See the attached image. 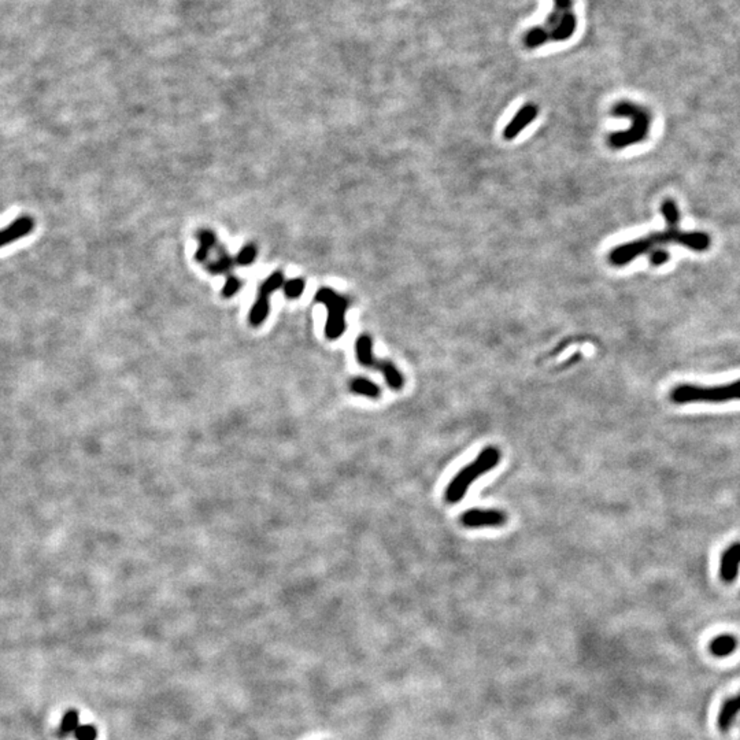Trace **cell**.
<instances>
[{"mask_svg":"<svg viewBox=\"0 0 740 740\" xmlns=\"http://www.w3.org/2000/svg\"><path fill=\"white\" fill-rule=\"evenodd\" d=\"M661 213L665 218L667 228L663 232L652 233L649 236H645L642 239L621 244L610 251L609 254V262L613 266H625L631 263L634 259L639 258L643 254H647L660 246L669 244V243H678L684 246L689 250L693 251H706L711 247V237L705 232H684L679 229L680 222V211L678 208V204L672 199L664 200L661 206Z\"/></svg>","mask_w":740,"mask_h":740,"instance_id":"1","label":"cell"},{"mask_svg":"<svg viewBox=\"0 0 740 740\" xmlns=\"http://www.w3.org/2000/svg\"><path fill=\"white\" fill-rule=\"evenodd\" d=\"M612 114L619 118H628L631 121L630 129L609 134L608 143L612 148L623 150L643 141L649 136L652 117L650 112L642 106L628 100H621L613 106Z\"/></svg>","mask_w":740,"mask_h":740,"instance_id":"2","label":"cell"},{"mask_svg":"<svg viewBox=\"0 0 740 740\" xmlns=\"http://www.w3.org/2000/svg\"><path fill=\"white\" fill-rule=\"evenodd\" d=\"M501 462V451L497 447H486L477 458L461 469L446 488L444 498L449 503L455 505L464 499L469 487L481 476L491 472Z\"/></svg>","mask_w":740,"mask_h":740,"instance_id":"3","label":"cell"},{"mask_svg":"<svg viewBox=\"0 0 740 740\" xmlns=\"http://www.w3.org/2000/svg\"><path fill=\"white\" fill-rule=\"evenodd\" d=\"M671 401L676 405L724 403L730 401H740V380L731 384L716 387L682 384L672 390Z\"/></svg>","mask_w":740,"mask_h":740,"instance_id":"4","label":"cell"},{"mask_svg":"<svg viewBox=\"0 0 740 740\" xmlns=\"http://www.w3.org/2000/svg\"><path fill=\"white\" fill-rule=\"evenodd\" d=\"M315 302L322 303L326 307L328 317L325 324V336L329 340L339 339L346 331V313L350 306V300L335 292L332 288L322 287L315 294Z\"/></svg>","mask_w":740,"mask_h":740,"instance_id":"5","label":"cell"},{"mask_svg":"<svg viewBox=\"0 0 740 740\" xmlns=\"http://www.w3.org/2000/svg\"><path fill=\"white\" fill-rule=\"evenodd\" d=\"M355 351H357V359L362 366L380 370L387 381V385L394 391H401L405 385L403 374L398 370V368L385 359H379L373 354V340L369 335L363 333L357 339L355 343Z\"/></svg>","mask_w":740,"mask_h":740,"instance_id":"6","label":"cell"},{"mask_svg":"<svg viewBox=\"0 0 740 740\" xmlns=\"http://www.w3.org/2000/svg\"><path fill=\"white\" fill-rule=\"evenodd\" d=\"M284 281L285 280H284L283 272H274L261 284L255 305L251 307L250 314H248V322L251 326H259L267 318L269 309H270L269 298L276 289L283 287Z\"/></svg>","mask_w":740,"mask_h":740,"instance_id":"7","label":"cell"},{"mask_svg":"<svg viewBox=\"0 0 740 740\" xmlns=\"http://www.w3.org/2000/svg\"><path fill=\"white\" fill-rule=\"evenodd\" d=\"M465 528H498L508 523V514L501 509H469L459 518Z\"/></svg>","mask_w":740,"mask_h":740,"instance_id":"8","label":"cell"},{"mask_svg":"<svg viewBox=\"0 0 740 740\" xmlns=\"http://www.w3.org/2000/svg\"><path fill=\"white\" fill-rule=\"evenodd\" d=\"M36 228V221L30 215H21L10 222L5 228L0 229V248L12 244L26 236H29Z\"/></svg>","mask_w":740,"mask_h":740,"instance_id":"9","label":"cell"},{"mask_svg":"<svg viewBox=\"0 0 740 740\" xmlns=\"http://www.w3.org/2000/svg\"><path fill=\"white\" fill-rule=\"evenodd\" d=\"M539 114V107L535 103H527L524 104L516 115L510 119V122L503 129V137L506 140L516 139L531 122L535 121V118Z\"/></svg>","mask_w":740,"mask_h":740,"instance_id":"10","label":"cell"},{"mask_svg":"<svg viewBox=\"0 0 740 740\" xmlns=\"http://www.w3.org/2000/svg\"><path fill=\"white\" fill-rule=\"evenodd\" d=\"M740 569V543L730 546L723 557L720 565V576L726 583H732L737 580Z\"/></svg>","mask_w":740,"mask_h":740,"instance_id":"11","label":"cell"},{"mask_svg":"<svg viewBox=\"0 0 740 740\" xmlns=\"http://www.w3.org/2000/svg\"><path fill=\"white\" fill-rule=\"evenodd\" d=\"M214 252H215V258L213 261H207L204 263L206 269L211 274H225L226 278L235 276L232 273V269H233V265H235L236 261H235V258L232 255H229L225 246H222L221 243H217L215 247H214Z\"/></svg>","mask_w":740,"mask_h":740,"instance_id":"12","label":"cell"},{"mask_svg":"<svg viewBox=\"0 0 740 740\" xmlns=\"http://www.w3.org/2000/svg\"><path fill=\"white\" fill-rule=\"evenodd\" d=\"M577 27V19L576 15L569 11L565 12L560 21V23L550 32V41H565L571 38Z\"/></svg>","mask_w":740,"mask_h":740,"instance_id":"13","label":"cell"},{"mask_svg":"<svg viewBox=\"0 0 740 740\" xmlns=\"http://www.w3.org/2000/svg\"><path fill=\"white\" fill-rule=\"evenodd\" d=\"M196 237L199 240V248H198V251L195 254V259L198 262L206 263L208 261V256H210L211 251H214V247L218 243L217 236L210 229H200L196 233Z\"/></svg>","mask_w":740,"mask_h":740,"instance_id":"14","label":"cell"},{"mask_svg":"<svg viewBox=\"0 0 740 740\" xmlns=\"http://www.w3.org/2000/svg\"><path fill=\"white\" fill-rule=\"evenodd\" d=\"M740 712V697H734V698H730L727 700L721 709H720V715H719V727L723 730V731H728L735 720V717L738 716V713Z\"/></svg>","mask_w":740,"mask_h":740,"instance_id":"15","label":"cell"},{"mask_svg":"<svg viewBox=\"0 0 740 740\" xmlns=\"http://www.w3.org/2000/svg\"><path fill=\"white\" fill-rule=\"evenodd\" d=\"M350 391L357 395H362L370 399H379L381 396V388L366 377H355L350 381Z\"/></svg>","mask_w":740,"mask_h":740,"instance_id":"16","label":"cell"},{"mask_svg":"<svg viewBox=\"0 0 740 740\" xmlns=\"http://www.w3.org/2000/svg\"><path fill=\"white\" fill-rule=\"evenodd\" d=\"M738 647V639L732 635H721L712 641L711 643V652L716 657H728L731 656Z\"/></svg>","mask_w":740,"mask_h":740,"instance_id":"17","label":"cell"},{"mask_svg":"<svg viewBox=\"0 0 740 740\" xmlns=\"http://www.w3.org/2000/svg\"><path fill=\"white\" fill-rule=\"evenodd\" d=\"M554 3H556V7L547 16L546 23L543 25V27L549 30V33L560 23L562 15L565 12L572 11V7H573V0H554Z\"/></svg>","mask_w":740,"mask_h":740,"instance_id":"18","label":"cell"},{"mask_svg":"<svg viewBox=\"0 0 740 740\" xmlns=\"http://www.w3.org/2000/svg\"><path fill=\"white\" fill-rule=\"evenodd\" d=\"M550 41V33L543 26L532 27L524 37V44L528 48H538Z\"/></svg>","mask_w":740,"mask_h":740,"instance_id":"19","label":"cell"},{"mask_svg":"<svg viewBox=\"0 0 740 740\" xmlns=\"http://www.w3.org/2000/svg\"><path fill=\"white\" fill-rule=\"evenodd\" d=\"M305 287H306L305 280L300 278V277H296V278H291L288 281H284L283 291H284V295L288 299H296L303 294Z\"/></svg>","mask_w":740,"mask_h":740,"instance_id":"20","label":"cell"},{"mask_svg":"<svg viewBox=\"0 0 740 740\" xmlns=\"http://www.w3.org/2000/svg\"><path fill=\"white\" fill-rule=\"evenodd\" d=\"M80 723H78V713L74 712V711H70L64 715L63 720H62V724H60V728H59V735L60 737H67L70 734H74V731L78 728Z\"/></svg>","mask_w":740,"mask_h":740,"instance_id":"21","label":"cell"},{"mask_svg":"<svg viewBox=\"0 0 740 740\" xmlns=\"http://www.w3.org/2000/svg\"><path fill=\"white\" fill-rule=\"evenodd\" d=\"M256 254H258V250L254 244H246L237 254V256L235 258L236 263L237 265H241V266H248L251 265L255 258H256Z\"/></svg>","mask_w":740,"mask_h":740,"instance_id":"22","label":"cell"},{"mask_svg":"<svg viewBox=\"0 0 740 740\" xmlns=\"http://www.w3.org/2000/svg\"><path fill=\"white\" fill-rule=\"evenodd\" d=\"M241 287H243V281H241L237 276H232V277L226 278L225 285H224L222 292H221V294H222V298L229 299V298L235 296V295L240 291Z\"/></svg>","mask_w":740,"mask_h":740,"instance_id":"23","label":"cell"},{"mask_svg":"<svg viewBox=\"0 0 740 740\" xmlns=\"http://www.w3.org/2000/svg\"><path fill=\"white\" fill-rule=\"evenodd\" d=\"M649 259H650V263L653 266H661V265L667 263L671 259V254L664 248H656V250L650 251Z\"/></svg>","mask_w":740,"mask_h":740,"instance_id":"24","label":"cell"},{"mask_svg":"<svg viewBox=\"0 0 740 740\" xmlns=\"http://www.w3.org/2000/svg\"><path fill=\"white\" fill-rule=\"evenodd\" d=\"M96 735L97 732L92 726H78V728L74 731V737L77 740H95Z\"/></svg>","mask_w":740,"mask_h":740,"instance_id":"25","label":"cell"},{"mask_svg":"<svg viewBox=\"0 0 740 740\" xmlns=\"http://www.w3.org/2000/svg\"><path fill=\"white\" fill-rule=\"evenodd\" d=\"M739 697H740V694H739Z\"/></svg>","mask_w":740,"mask_h":740,"instance_id":"26","label":"cell"}]
</instances>
